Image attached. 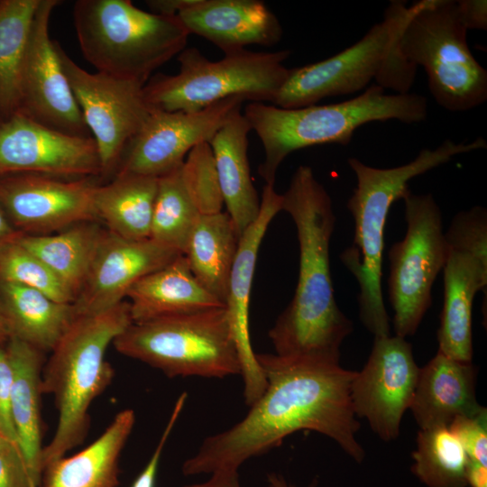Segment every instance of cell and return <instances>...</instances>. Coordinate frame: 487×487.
I'll use <instances>...</instances> for the list:
<instances>
[{
    "mask_svg": "<svg viewBox=\"0 0 487 487\" xmlns=\"http://www.w3.org/2000/svg\"><path fill=\"white\" fill-rule=\"evenodd\" d=\"M256 358L267 381L263 393L241 421L202 442L183 463L185 476L238 471L248 459L299 430L325 435L355 462L363 460L350 392L356 372L340 363L287 360L275 354H256Z\"/></svg>",
    "mask_w": 487,
    "mask_h": 487,
    "instance_id": "cell-1",
    "label": "cell"
},
{
    "mask_svg": "<svg viewBox=\"0 0 487 487\" xmlns=\"http://www.w3.org/2000/svg\"><path fill=\"white\" fill-rule=\"evenodd\" d=\"M282 195V210L293 220L299 247L293 298L269 331L280 358L340 363V348L353 332L336 304L329 246L335 216L332 198L309 166L300 165Z\"/></svg>",
    "mask_w": 487,
    "mask_h": 487,
    "instance_id": "cell-2",
    "label": "cell"
},
{
    "mask_svg": "<svg viewBox=\"0 0 487 487\" xmlns=\"http://www.w3.org/2000/svg\"><path fill=\"white\" fill-rule=\"evenodd\" d=\"M486 147L482 137L457 143L446 139L436 148L422 149L411 161L393 168H376L354 157L347 159L356 178V187L346 203L354 234L352 244L339 258L358 283L359 317L374 337L391 335L381 276L384 228L392 204L402 199L409 190V181L415 177L447 163L455 156Z\"/></svg>",
    "mask_w": 487,
    "mask_h": 487,
    "instance_id": "cell-3",
    "label": "cell"
},
{
    "mask_svg": "<svg viewBox=\"0 0 487 487\" xmlns=\"http://www.w3.org/2000/svg\"><path fill=\"white\" fill-rule=\"evenodd\" d=\"M133 323L128 301L94 314L78 315L60 337L42 369L43 394L53 395L59 419L43 447V468L81 445L89 429L88 409L110 385L114 369L107 347Z\"/></svg>",
    "mask_w": 487,
    "mask_h": 487,
    "instance_id": "cell-4",
    "label": "cell"
},
{
    "mask_svg": "<svg viewBox=\"0 0 487 487\" xmlns=\"http://www.w3.org/2000/svg\"><path fill=\"white\" fill-rule=\"evenodd\" d=\"M427 99L418 94H386L372 85L356 97L328 105L284 109L262 102L244 106V115L262 142L264 159L258 173L274 185L277 170L291 152L322 144L347 145L354 132L371 122L420 123Z\"/></svg>",
    "mask_w": 487,
    "mask_h": 487,
    "instance_id": "cell-5",
    "label": "cell"
},
{
    "mask_svg": "<svg viewBox=\"0 0 487 487\" xmlns=\"http://www.w3.org/2000/svg\"><path fill=\"white\" fill-rule=\"evenodd\" d=\"M73 20L80 51L97 72L146 84L187 46L177 16L143 11L130 0H78Z\"/></svg>",
    "mask_w": 487,
    "mask_h": 487,
    "instance_id": "cell-6",
    "label": "cell"
},
{
    "mask_svg": "<svg viewBox=\"0 0 487 487\" xmlns=\"http://www.w3.org/2000/svg\"><path fill=\"white\" fill-rule=\"evenodd\" d=\"M415 3L391 1L383 19L354 44L332 57L292 68L271 105L284 109L316 105L335 96L355 93L371 81L396 94L409 93L417 67L402 54L399 40Z\"/></svg>",
    "mask_w": 487,
    "mask_h": 487,
    "instance_id": "cell-7",
    "label": "cell"
},
{
    "mask_svg": "<svg viewBox=\"0 0 487 487\" xmlns=\"http://www.w3.org/2000/svg\"><path fill=\"white\" fill-rule=\"evenodd\" d=\"M289 55L288 50L243 49L210 60L197 48L186 47L178 55L179 72L151 77L144 98L152 110L166 112H196L233 96L272 104L289 74L283 64Z\"/></svg>",
    "mask_w": 487,
    "mask_h": 487,
    "instance_id": "cell-8",
    "label": "cell"
},
{
    "mask_svg": "<svg viewBox=\"0 0 487 487\" xmlns=\"http://www.w3.org/2000/svg\"><path fill=\"white\" fill-rule=\"evenodd\" d=\"M113 345L170 378L241 374L225 308L132 323Z\"/></svg>",
    "mask_w": 487,
    "mask_h": 487,
    "instance_id": "cell-9",
    "label": "cell"
},
{
    "mask_svg": "<svg viewBox=\"0 0 487 487\" xmlns=\"http://www.w3.org/2000/svg\"><path fill=\"white\" fill-rule=\"evenodd\" d=\"M404 25L399 45L404 57L424 68L436 103L465 112L487 100V70L467 43L455 0H419Z\"/></svg>",
    "mask_w": 487,
    "mask_h": 487,
    "instance_id": "cell-10",
    "label": "cell"
},
{
    "mask_svg": "<svg viewBox=\"0 0 487 487\" xmlns=\"http://www.w3.org/2000/svg\"><path fill=\"white\" fill-rule=\"evenodd\" d=\"M407 231L388 252V295L395 335H413L432 304L433 284L443 271L447 244L442 212L431 193L402 198Z\"/></svg>",
    "mask_w": 487,
    "mask_h": 487,
    "instance_id": "cell-11",
    "label": "cell"
},
{
    "mask_svg": "<svg viewBox=\"0 0 487 487\" xmlns=\"http://www.w3.org/2000/svg\"><path fill=\"white\" fill-rule=\"evenodd\" d=\"M58 51L86 125L96 144L101 177L115 176L126 147L152 111L144 98V84L88 72L59 42Z\"/></svg>",
    "mask_w": 487,
    "mask_h": 487,
    "instance_id": "cell-12",
    "label": "cell"
},
{
    "mask_svg": "<svg viewBox=\"0 0 487 487\" xmlns=\"http://www.w3.org/2000/svg\"><path fill=\"white\" fill-rule=\"evenodd\" d=\"M245 100L233 96L196 112L152 110L126 147L117 170L159 178L179 168L198 144L209 142Z\"/></svg>",
    "mask_w": 487,
    "mask_h": 487,
    "instance_id": "cell-13",
    "label": "cell"
},
{
    "mask_svg": "<svg viewBox=\"0 0 487 487\" xmlns=\"http://www.w3.org/2000/svg\"><path fill=\"white\" fill-rule=\"evenodd\" d=\"M418 372L412 345L405 338L374 337L369 358L362 371L356 372L350 392L355 416L366 419L381 439L398 437Z\"/></svg>",
    "mask_w": 487,
    "mask_h": 487,
    "instance_id": "cell-14",
    "label": "cell"
},
{
    "mask_svg": "<svg viewBox=\"0 0 487 487\" xmlns=\"http://www.w3.org/2000/svg\"><path fill=\"white\" fill-rule=\"evenodd\" d=\"M94 178L14 173L0 176V204L24 235H41L97 221Z\"/></svg>",
    "mask_w": 487,
    "mask_h": 487,
    "instance_id": "cell-15",
    "label": "cell"
},
{
    "mask_svg": "<svg viewBox=\"0 0 487 487\" xmlns=\"http://www.w3.org/2000/svg\"><path fill=\"white\" fill-rule=\"evenodd\" d=\"M60 2L41 0L36 10L22 74L19 113L61 133L92 137L62 68L58 41L49 23Z\"/></svg>",
    "mask_w": 487,
    "mask_h": 487,
    "instance_id": "cell-16",
    "label": "cell"
},
{
    "mask_svg": "<svg viewBox=\"0 0 487 487\" xmlns=\"http://www.w3.org/2000/svg\"><path fill=\"white\" fill-rule=\"evenodd\" d=\"M14 173L101 177L97 147L93 137L67 134L17 113L0 125V176Z\"/></svg>",
    "mask_w": 487,
    "mask_h": 487,
    "instance_id": "cell-17",
    "label": "cell"
},
{
    "mask_svg": "<svg viewBox=\"0 0 487 487\" xmlns=\"http://www.w3.org/2000/svg\"><path fill=\"white\" fill-rule=\"evenodd\" d=\"M179 254L150 238L124 239L106 229L73 303L76 316L102 312L121 303L137 280Z\"/></svg>",
    "mask_w": 487,
    "mask_h": 487,
    "instance_id": "cell-18",
    "label": "cell"
},
{
    "mask_svg": "<svg viewBox=\"0 0 487 487\" xmlns=\"http://www.w3.org/2000/svg\"><path fill=\"white\" fill-rule=\"evenodd\" d=\"M280 211H282V195L275 191L274 185L265 184L259 215L239 238L229 277L225 309L239 354L244 397L248 406L262 396L267 385L250 338L249 306L252 283L260 245L270 223Z\"/></svg>",
    "mask_w": 487,
    "mask_h": 487,
    "instance_id": "cell-19",
    "label": "cell"
},
{
    "mask_svg": "<svg viewBox=\"0 0 487 487\" xmlns=\"http://www.w3.org/2000/svg\"><path fill=\"white\" fill-rule=\"evenodd\" d=\"M177 17L189 34L207 39L225 54L250 44L274 45L283 33L279 19L260 0H198Z\"/></svg>",
    "mask_w": 487,
    "mask_h": 487,
    "instance_id": "cell-20",
    "label": "cell"
},
{
    "mask_svg": "<svg viewBox=\"0 0 487 487\" xmlns=\"http://www.w3.org/2000/svg\"><path fill=\"white\" fill-rule=\"evenodd\" d=\"M477 368L442 353L419 368L409 407L420 429L446 427L459 417H474L486 409L476 400Z\"/></svg>",
    "mask_w": 487,
    "mask_h": 487,
    "instance_id": "cell-21",
    "label": "cell"
},
{
    "mask_svg": "<svg viewBox=\"0 0 487 487\" xmlns=\"http://www.w3.org/2000/svg\"><path fill=\"white\" fill-rule=\"evenodd\" d=\"M442 271L444 304L437 331L438 352L460 362L472 363L473 302L478 291L486 292L487 260L447 247Z\"/></svg>",
    "mask_w": 487,
    "mask_h": 487,
    "instance_id": "cell-22",
    "label": "cell"
},
{
    "mask_svg": "<svg viewBox=\"0 0 487 487\" xmlns=\"http://www.w3.org/2000/svg\"><path fill=\"white\" fill-rule=\"evenodd\" d=\"M5 348L13 371L11 412L19 447L35 483L42 475L41 375L44 353L16 338Z\"/></svg>",
    "mask_w": 487,
    "mask_h": 487,
    "instance_id": "cell-23",
    "label": "cell"
},
{
    "mask_svg": "<svg viewBox=\"0 0 487 487\" xmlns=\"http://www.w3.org/2000/svg\"><path fill=\"white\" fill-rule=\"evenodd\" d=\"M126 298L133 323L225 308L196 280L184 254L137 280Z\"/></svg>",
    "mask_w": 487,
    "mask_h": 487,
    "instance_id": "cell-24",
    "label": "cell"
},
{
    "mask_svg": "<svg viewBox=\"0 0 487 487\" xmlns=\"http://www.w3.org/2000/svg\"><path fill=\"white\" fill-rule=\"evenodd\" d=\"M134 423L133 409L117 413L92 444L76 455L48 464L41 487H117L120 457Z\"/></svg>",
    "mask_w": 487,
    "mask_h": 487,
    "instance_id": "cell-25",
    "label": "cell"
},
{
    "mask_svg": "<svg viewBox=\"0 0 487 487\" xmlns=\"http://www.w3.org/2000/svg\"><path fill=\"white\" fill-rule=\"evenodd\" d=\"M251 126L235 111L209 142L226 212L239 237L257 218L261 199L253 186L247 155Z\"/></svg>",
    "mask_w": 487,
    "mask_h": 487,
    "instance_id": "cell-26",
    "label": "cell"
},
{
    "mask_svg": "<svg viewBox=\"0 0 487 487\" xmlns=\"http://www.w3.org/2000/svg\"><path fill=\"white\" fill-rule=\"evenodd\" d=\"M0 297L10 338L51 352L76 317L73 304L60 303L33 289L0 280Z\"/></svg>",
    "mask_w": 487,
    "mask_h": 487,
    "instance_id": "cell-27",
    "label": "cell"
},
{
    "mask_svg": "<svg viewBox=\"0 0 487 487\" xmlns=\"http://www.w3.org/2000/svg\"><path fill=\"white\" fill-rule=\"evenodd\" d=\"M239 238L226 211L199 215L183 253L196 280L225 306Z\"/></svg>",
    "mask_w": 487,
    "mask_h": 487,
    "instance_id": "cell-28",
    "label": "cell"
},
{
    "mask_svg": "<svg viewBox=\"0 0 487 487\" xmlns=\"http://www.w3.org/2000/svg\"><path fill=\"white\" fill-rule=\"evenodd\" d=\"M158 189V178L134 173H118L98 184L94 198L97 220L106 229L124 239L150 238L152 218Z\"/></svg>",
    "mask_w": 487,
    "mask_h": 487,
    "instance_id": "cell-29",
    "label": "cell"
},
{
    "mask_svg": "<svg viewBox=\"0 0 487 487\" xmlns=\"http://www.w3.org/2000/svg\"><path fill=\"white\" fill-rule=\"evenodd\" d=\"M105 231L96 221L83 222L55 234L23 235L19 243L41 259L76 299Z\"/></svg>",
    "mask_w": 487,
    "mask_h": 487,
    "instance_id": "cell-30",
    "label": "cell"
},
{
    "mask_svg": "<svg viewBox=\"0 0 487 487\" xmlns=\"http://www.w3.org/2000/svg\"><path fill=\"white\" fill-rule=\"evenodd\" d=\"M41 0L0 1V117L19 113L22 74L34 15Z\"/></svg>",
    "mask_w": 487,
    "mask_h": 487,
    "instance_id": "cell-31",
    "label": "cell"
},
{
    "mask_svg": "<svg viewBox=\"0 0 487 487\" xmlns=\"http://www.w3.org/2000/svg\"><path fill=\"white\" fill-rule=\"evenodd\" d=\"M411 471L427 487H467L469 459L446 427L419 429Z\"/></svg>",
    "mask_w": 487,
    "mask_h": 487,
    "instance_id": "cell-32",
    "label": "cell"
},
{
    "mask_svg": "<svg viewBox=\"0 0 487 487\" xmlns=\"http://www.w3.org/2000/svg\"><path fill=\"white\" fill-rule=\"evenodd\" d=\"M181 166L158 178L150 239L183 254L200 214L184 185Z\"/></svg>",
    "mask_w": 487,
    "mask_h": 487,
    "instance_id": "cell-33",
    "label": "cell"
},
{
    "mask_svg": "<svg viewBox=\"0 0 487 487\" xmlns=\"http://www.w3.org/2000/svg\"><path fill=\"white\" fill-rule=\"evenodd\" d=\"M0 280L33 289L60 303L75 300L64 282L19 242L0 252Z\"/></svg>",
    "mask_w": 487,
    "mask_h": 487,
    "instance_id": "cell-34",
    "label": "cell"
},
{
    "mask_svg": "<svg viewBox=\"0 0 487 487\" xmlns=\"http://www.w3.org/2000/svg\"><path fill=\"white\" fill-rule=\"evenodd\" d=\"M186 189L200 215L223 211L224 198L209 142L196 145L181 166Z\"/></svg>",
    "mask_w": 487,
    "mask_h": 487,
    "instance_id": "cell-35",
    "label": "cell"
},
{
    "mask_svg": "<svg viewBox=\"0 0 487 487\" xmlns=\"http://www.w3.org/2000/svg\"><path fill=\"white\" fill-rule=\"evenodd\" d=\"M445 237L447 247L487 260V209L474 206L453 217Z\"/></svg>",
    "mask_w": 487,
    "mask_h": 487,
    "instance_id": "cell-36",
    "label": "cell"
},
{
    "mask_svg": "<svg viewBox=\"0 0 487 487\" xmlns=\"http://www.w3.org/2000/svg\"><path fill=\"white\" fill-rule=\"evenodd\" d=\"M448 428L461 443L471 462L487 465V411L474 417H459Z\"/></svg>",
    "mask_w": 487,
    "mask_h": 487,
    "instance_id": "cell-37",
    "label": "cell"
},
{
    "mask_svg": "<svg viewBox=\"0 0 487 487\" xmlns=\"http://www.w3.org/2000/svg\"><path fill=\"white\" fill-rule=\"evenodd\" d=\"M0 487H39L18 446L0 440Z\"/></svg>",
    "mask_w": 487,
    "mask_h": 487,
    "instance_id": "cell-38",
    "label": "cell"
},
{
    "mask_svg": "<svg viewBox=\"0 0 487 487\" xmlns=\"http://www.w3.org/2000/svg\"><path fill=\"white\" fill-rule=\"evenodd\" d=\"M12 385L11 363L5 344H0V434L4 439L19 446L11 412Z\"/></svg>",
    "mask_w": 487,
    "mask_h": 487,
    "instance_id": "cell-39",
    "label": "cell"
},
{
    "mask_svg": "<svg viewBox=\"0 0 487 487\" xmlns=\"http://www.w3.org/2000/svg\"><path fill=\"white\" fill-rule=\"evenodd\" d=\"M188 398L187 392H182L177 399L170 418L166 424V427L160 437V440L150 457L148 463L138 474L131 487H155L157 473L162 452L170 437L177 420L179 419L180 413L185 406Z\"/></svg>",
    "mask_w": 487,
    "mask_h": 487,
    "instance_id": "cell-40",
    "label": "cell"
},
{
    "mask_svg": "<svg viewBox=\"0 0 487 487\" xmlns=\"http://www.w3.org/2000/svg\"><path fill=\"white\" fill-rule=\"evenodd\" d=\"M460 18L467 30H487L486 0H458Z\"/></svg>",
    "mask_w": 487,
    "mask_h": 487,
    "instance_id": "cell-41",
    "label": "cell"
},
{
    "mask_svg": "<svg viewBox=\"0 0 487 487\" xmlns=\"http://www.w3.org/2000/svg\"><path fill=\"white\" fill-rule=\"evenodd\" d=\"M182 487H241L238 471L221 470L210 473L208 480L203 482L187 484ZM266 487H274L268 482Z\"/></svg>",
    "mask_w": 487,
    "mask_h": 487,
    "instance_id": "cell-42",
    "label": "cell"
},
{
    "mask_svg": "<svg viewBox=\"0 0 487 487\" xmlns=\"http://www.w3.org/2000/svg\"><path fill=\"white\" fill-rule=\"evenodd\" d=\"M198 0H149L151 12L164 16H177L180 12L192 6Z\"/></svg>",
    "mask_w": 487,
    "mask_h": 487,
    "instance_id": "cell-43",
    "label": "cell"
},
{
    "mask_svg": "<svg viewBox=\"0 0 487 487\" xmlns=\"http://www.w3.org/2000/svg\"><path fill=\"white\" fill-rule=\"evenodd\" d=\"M24 234L18 231L0 204V252L18 243Z\"/></svg>",
    "mask_w": 487,
    "mask_h": 487,
    "instance_id": "cell-44",
    "label": "cell"
},
{
    "mask_svg": "<svg viewBox=\"0 0 487 487\" xmlns=\"http://www.w3.org/2000/svg\"><path fill=\"white\" fill-rule=\"evenodd\" d=\"M466 482L469 487H487V465L469 461Z\"/></svg>",
    "mask_w": 487,
    "mask_h": 487,
    "instance_id": "cell-45",
    "label": "cell"
},
{
    "mask_svg": "<svg viewBox=\"0 0 487 487\" xmlns=\"http://www.w3.org/2000/svg\"><path fill=\"white\" fill-rule=\"evenodd\" d=\"M267 480L272 483L274 487H297L289 482L281 474L275 473L268 474ZM307 487H318V478L315 477Z\"/></svg>",
    "mask_w": 487,
    "mask_h": 487,
    "instance_id": "cell-46",
    "label": "cell"
},
{
    "mask_svg": "<svg viewBox=\"0 0 487 487\" xmlns=\"http://www.w3.org/2000/svg\"><path fill=\"white\" fill-rule=\"evenodd\" d=\"M10 338V334L5 317L2 300L0 297V344H5Z\"/></svg>",
    "mask_w": 487,
    "mask_h": 487,
    "instance_id": "cell-47",
    "label": "cell"
},
{
    "mask_svg": "<svg viewBox=\"0 0 487 487\" xmlns=\"http://www.w3.org/2000/svg\"><path fill=\"white\" fill-rule=\"evenodd\" d=\"M2 439H4V438H3V436H2L1 434H0V440H2ZM6 441H7V440H6ZM8 442H9V441H8Z\"/></svg>",
    "mask_w": 487,
    "mask_h": 487,
    "instance_id": "cell-48",
    "label": "cell"
},
{
    "mask_svg": "<svg viewBox=\"0 0 487 487\" xmlns=\"http://www.w3.org/2000/svg\"><path fill=\"white\" fill-rule=\"evenodd\" d=\"M2 123H3V120H2V118L0 117V125H1Z\"/></svg>",
    "mask_w": 487,
    "mask_h": 487,
    "instance_id": "cell-49",
    "label": "cell"
}]
</instances>
